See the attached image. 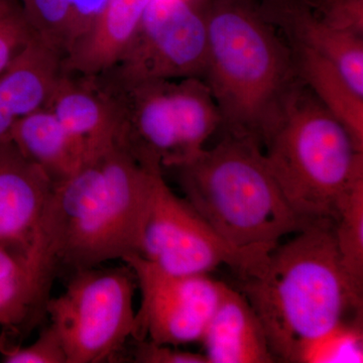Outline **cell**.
Here are the masks:
<instances>
[{
	"label": "cell",
	"instance_id": "6da1fadb",
	"mask_svg": "<svg viewBox=\"0 0 363 363\" xmlns=\"http://www.w3.org/2000/svg\"><path fill=\"white\" fill-rule=\"evenodd\" d=\"M156 169L116 143L55 186L40 233L58 267L79 271L140 255Z\"/></svg>",
	"mask_w": 363,
	"mask_h": 363
},
{
	"label": "cell",
	"instance_id": "7a4b0ae2",
	"mask_svg": "<svg viewBox=\"0 0 363 363\" xmlns=\"http://www.w3.org/2000/svg\"><path fill=\"white\" fill-rule=\"evenodd\" d=\"M240 292L259 316L277 362H296L308 339L362 311V290L341 264L334 223L314 222L272 248Z\"/></svg>",
	"mask_w": 363,
	"mask_h": 363
},
{
	"label": "cell",
	"instance_id": "3957f363",
	"mask_svg": "<svg viewBox=\"0 0 363 363\" xmlns=\"http://www.w3.org/2000/svg\"><path fill=\"white\" fill-rule=\"evenodd\" d=\"M205 75L227 135L266 145L292 88L290 52L247 6L221 0L206 16Z\"/></svg>",
	"mask_w": 363,
	"mask_h": 363
},
{
	"label": "cell",
	"instance_id": "277c9868",
	"mask_svg": "<svg viewBox=\"0 0 363 363\" xmlns=\"http://www.w3.org/2000/svg\"><path fill=\"white\" fill-rule=\"evenodd\" d=\"M175 169L189 204L233 247L272 248L310 224L289 206L250 138L227 135Z\"/></svg>",
	"mask_w": 363,
	"mask_h": 363
},
{
	"label": "cell",
	"instance_id": "5b68a950",
	"mask_svg": "<svg viewBox=\"0 0 363 363\" xmlns=\"http://www.w3.org/2000/svg\"><path fill=\"white\" fill-rule=\"evenodd\" d=\"M264 152L289 206L307 223L332 222L358 177L363 149L315 96L292 86Z\"/></svg>",
	"mask_w": 363,
	"mask_h": 363
},
{
	"label": "cell",
	"instance_id": "8992f818",
	"mask_svg": "<svg viewBox=\"0 0 363 363\" xmlns=\"http://www.w3.org/2000/svg\"><path fill=\"white\" fill-rule=\"evenodd\" d=\"M118 116L116 143L150 168L180 167L197 157L221 124L201 78L121 81L98 76Z\"/></svg>",
	"mask_w": 363,
	"mask_h": 363
},
{
	"label": "cell",
	"instance_id": "52a82bcc",
	"mask_svg": "<svg viewBox=\"0 0 363 363\" xmlns=\"http://www.w3.org/2000/svg\"><path fill=\"white\" fill-rule=\"evenodd\" d=\"M135 277L130 267L75 271L65 293L45 312L58 332L67 363L109 362L133 337Z\"/></svg>",
	"mask_w": 363,
	"mask_h": 363
},
{
	"label": "cell",
	"instance_id": "ba28073f",
	"mask_svg": "<svg viewBox=\"0 0 363 363\" xmlns=\"http://www.w3.org/2000/svg\"><path fill=\"white\" fill-rule=\"evenodd\" d=\"M271 250L227 242L185 198L172 191L162 169L155 171L140 255L145 259L177 274H208L228 266L242 278L255 271Z\"/></svg>",
	"mask_w": 363,
	"mask_h": 363
},
{
	"label": "cell",
	"instance_id": "9c48e42d",
	"mask_svg": "<svg viewBox=\"0 0 363 363\" xmlns=\"http://www.w3.org/2000/svg\"><path fill=\"white\" fill-rule=\"evenodd\" d=\"M207 52L205 16L188 0H150L125 54L104 75L121 81L200 78Z\"/></svg>",
	"mask_w": 363,
	"mask_h": 363
},
{
	"label": "cell",
	"instance_id": "30bf717a",
	"mask_svg": "<svg viewBox=\"0 0 363 363\" xmlns=\"http://www.w3.org/2000/svg\"><path fill=\"white\" fill-rule=\"evenodd\" d=\"M142 293L133 337L164 345L198 342L211 317L223 283L208 274L164 271L140 255L123 257Z\"/></svg>",
	"mask_w": 363,
	"mask_h": 363
},
{
	"label": "cell",
	"instance_id": "8fae6325",
	"mask_svg": "<svg viewBox=\"0 0 363 363\" xmlns=\"http://www.w3.org/2000/svg\"><path fill=\"white\" fill-rule=\"evenodd\" d=\"M54 185L11 138L0 142V245L28 255Z\"/></svg>",
	"mask_w": 363,
	"mask_h": 363
},
{
	"label": "cell",
	"instance_id": "7c38bea8",
	"mask_svg": "<svg viewBox=\"0 0 363 363\" xmlns=\"http://www.w3.org/2000/svg\"><path fill=\"white\" fill-rule=\"evenodd\" d=\"M45 108L84 147L88 160L116 143V104L98 77L62 70Z\"/></svg>",
	"mask_w": 363,
	"mask_h": 363
},
{
	"label": "cell",
	"instance_id": "4fadbf2b",
	"mask_svg": "<svg viewBox=\"0 0 363 363\" xmlns=\"http://www.w3.org/2000/svg\"><path fill=\"white\" fill-rule=\"evenodd\" d=\"M58 264L39 240L28 255L0 245V325L32 328L45 312Z\"/></svg>",
	"mask_w": 363,
	"mask_h": 363
},
{
	"label": "cell",
	"instance_id": "5bb4252c",
	"mask_svg": "<svg viewBox=\"0 0 363 363\" xmlns=\"http://www.w3.org/2000/svg\"><path fill=\"white\" fill-rule=\"evenodd\" d=\"M200 342L208 363L277 362L252 306L240 291L224 283Z\"/></svg>",
	"mask_w": 363,
	"mask_h": 363
},
{
	"label": "cell",
	"instance_id": "9a60e30c",
	"mask_svg": "<svg viewBox=\"0 0 363 363\" xmlns=\"http://www.w3.org/2000/svg\"><path fill=\"white\" fill-rule=\"evenodd\" d=\"M150 0H108L94 26L75 40L62 70L97 77L117 65L133 42Z\"/></svg>",
	"mask_w": 363,
	"mask_h": 363
},
{
	"label": "cell",
	"instance_id": "2e32d148",
	"mask_svg": "<svg viewBox=\"0 0 363 363\" xmlns=\"http://www.w3.org/2000/svg\"><path fill=\"white\" fill-rule=\"evenodd\" d=\"M61 73V55L35 38L0 75V142L20 119L44 108Z\"/></svg>",
	"mask_w": 363,
	"mask_h": 363
},
{
	"label": "cell",
	"instance_id": "e0dca14e",
	"mask_svg": "<svg viewBox=\"0 0 363 363\" xmlns=\"http://www.w3.org/2000/svg\"><path fill=\"white\" fill-rule=\"evenodd\" d=\"M9 138L28 161L44 172L54 187L88 161L84 147L45 107L14 124Z\"/></svg>",
	"mask_w": 363,
	"mask_h": 363
},
{
	"label": "cell",
	"instance_id": "ac0fdd59",
	"mask_svg": "<svg viewBox=\"0 0 363 363\" xmlns=\"http://www.w3.org/2000/svg\"><path fill=\"white\" fill-rule=\"evenodd\" d=\"M108 0H23L33 35L64 58L81 35L94 26Z\"/></svg>",
	"mask_w": 363,
	"mask_h": 363
},
{
	"label": "cell",
	"instance_id": "d6986e66",
	"mask_svg": "<svg viewBox=\"0 0 363 363\" xmlns=\"http://www.w3.org/2000/svg\"><path fill=\"white\" fill-rule=\"evenodd\" d=\"M301 75L325 109L347 130L363 149V96L351 87L340 71L309 48L298 44Z\"/></svg>",
	"mask_w": 363,
	"mask_h": 363
},
{
	"label": "cell",
	"instance_id": "ffe728a7",
	"mask_svg": "<svg viewBox=\"0 0 363 363\" xmlns=\"http://www.w3.org/2000/svg\"><path fill=\"white\" fill-rule=\"evenodd\" d=\"M294 26L298 43L335 66L363 96L362 35L338 30L309 14L298 16Z\"/></svg>",
	"mask_w": 363,
	"mask_h": 363
},
{
	"label": "cell",
	"instance_id": "44dd1931",
	"mask_svg": "<svg viewBox=\"0 0 363 363\" xmlns=\"http://www.w3.org/2000/svg\"><path fill=\"white\" fill-rule=\"evenodd\" d=\"M334 238L346 274L363 290V176L351 185L339 205Z\"/></svg>",
	"mask_w": 363,
	"mask_h": 363
},
{
	"label": "cell",
	"instance_id": "7402d4cb",
	"mask_svg": "<svg viewBox=\"0 0 363 363\" xmlns=\"http://www.w3.org/2000/svg\"><path fill=\"white\" fill-rule=\"evenodd\" d=\"M363 332L362 317L342 320L330 328L308 339L298 348L295 363H362Z\"/></svg>",
	"mask_w": 363,
	"mask_h": 363
},
{
	"label": "cell",
	"instance_id": "603a6c76",
	"mask_svg": "<svg viewBox=\"0 0 363 363\" xmlns=\"http://www.w3.org/2000/svg\"><path fill=\"white\" fill-rule=\"evenodd\" d=\"M18 0H0V75L35 39Z\"/></svg>",
	"mask_w": 363,
	"mask_h": 363
},
{
	"label": "cell",
	"instance_id": "cb8c5ba5",
	"mask_svg": "<svg viewBox=\"0 0 363 363\" xmlns=\"http://www.w3.org/2000/svg\"><path fill=\"white\" fill-rule=\"evenodd\" d=\"M6 363H67L65 350L58 332L50 325L39 338L26 347H2Z\"/></svg>",
	"mask_w": 363,
	"mask_h": 363
},
{
	"label": "cell",
	"instance_id": "d4e9b609",
	"mask_svg": "<svg viewBox=\"0 0 363 363\" xmlns=\"http://www.w3.org/2000/svg\"><path fill=\"white\" fill-rule=\"evenodd\" d=\"M133 362L138 363H208L203 353L178 350L175 346L136 340Z\"/></svg>",
	"mask_w": 363,
	"mask_h": 363
},
{
	"label": "cell",
	"instance_id": "484cf974",
	"mask_svg": "<svg viewBox=\"0 0 363 363\" xmlns=\"http://www.w3.org/2000/svg\"><path fill=\"white\" fill-rule=\"evenodd\" d=\"M321 21L338 30L363 35V0H332Z\"/></svg>",
	"mask_w": 363,
	"mask_h": 363
},
{
	"label": "cell",
	"instance_id": "4316f807",
	"mask_svg": "<svg viewBox=\"0 0 363 363\" xmlns=\"http://www.w3.org/2000/svg\"><path fill=\"white\" fill-rule=\"evenodd\" d=\"M18 1H20V4H21V2L23 1V0H18Z\"/></svg>",
	"mask_w": 363,
	"mask_h": 363
}]
</instances>
